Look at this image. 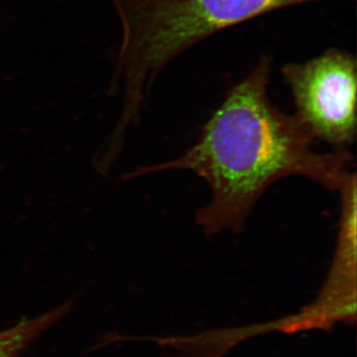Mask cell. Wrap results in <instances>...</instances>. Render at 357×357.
Here are the masks:
<instances>
[{
	"instance_id": "3",
	"label": "cell",
	"mask_w": 357,
	"mask_h": 357,
	"mask_svg": "<svg viewBox=\"0 0 357 357\" xmlns=\"http://www.w3.org/2000/svg\"><path fill=\"white\" fill-rule=\"evenodd\" d=\"M356 60L328 50L304 63L282 69L292 91L296 116L314 139L349 151L356 138Z\"/></svg>"
},
{
	"instance_id": "2",
	"label": "cell",
	"mask_w": 357,
	"mask_h": 357,
	"mask_svg": "<svg viewBox=\"0 0 357 357\" xmlns=\"http://www.w3.org/2000/svg\"><path fill=\"white\" fill-rule=\"evenodd\" d=\"M121 26L112 89H123L121 122L112 136L123 139L136 123L145 96L162 70L195 45L258 16L321 1L351 0H112Z\"/></svg>"
},
{
	"instance_id": "1",
	"label": "cell",
	"mask_w": 357,
	"mask_h": 357,
	"mask_svg": "<svg viewBox=\"0 0 357 357\" xmlns=\"http://www.w3.org/2000/svg\"><path fill=\"white\" fill-rule=\"evenodd\" d=\"M271 70L272 58L264 56L229 89L184 154L137 169L123 180L170 170L204 178L211 199L197 213L196 223L206 236L241 231L260 197L283 178L301 176L340 192L351 175L354 157L349 151L312 149L314 138L298 117L284 114L270 100Z\"/></svg>"
},
{
	"instance_id": "4",
	"label": "cell",
	"mask_w": 357,
	"mask_h": 357,
	"mask_svg": "<svg viewBox=\"0 0 357 357\" xmlns=\"http://www.w3.org/2000/svg\"><path fill=\"white\" fill-rule=\"evenodd\" d=\"M73 301L34 319H23L0 332V357H20L42 333L58 323L72 309Z\"/></svg>"
}]
</instances>
